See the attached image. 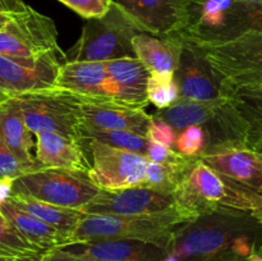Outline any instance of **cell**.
Instances as JSON below:
<instances>
[{
  "mask_svg": "<svg viewBox=\"0 0 262 261\" xmlns=\"http://www.w3.org/2000/svg\"><path fill=\"white\" fill-rule=\"evenodd\" d=\"M176 147L184 156H200L206 148V136L200 125L184 128L177 133Z\"/></svg>",
  "mask_w": 262,
  "mask_h": 261,
  "instance_id": "f546056e",
  "label": "cell"
},
{
  "mask_svg": "<svg viewBox=\"0 0 262 261\" xmlns=\"http://www.w3.org/2000/svg\"><path fill=\"white\" fill-rule=\"evenodd\" d=\"M0 211L8 223L32 246L41 251L55 250L68 246V238L51 225L14 206L9 201L0 204Z\"/></svg>",
  "mask_w": 262,
  "mask_h": 261,
  "instance_id": "603a6c76",
  "label": "cell"
},
{
  "mask_svg": "<svg viewBox=\"0 0 262 261\" xmlns=\"http://www.w3.org/2000/svg\"><path fill=\"white\" fill-rule=\"evenodd\" d=\"M78 138H91V140H96L105 145L112 146V147L122 148V150L140 154L143 156H145L148 142H150L146 137L136 135V133L123 132V130L90 129L83 125H81L79 128Z\"/></svg>",
  "mask_w": 262,
  "mask_h": 261,
  "instance_id": "83f0119b",
  "label": "cell"
},
{
  "mask_svg": "<svg viewBox=\"0 0 262 261\" xmlns=\"http://www.w3.org/2000/svg\"><path fill=\"white\" fill-rule=\"evenodd\" d=\"M252 215L258 220V223L262 225V205L258 209H256L255 211H252Z\"/></svg>",
  "mask_w": 262,
  "mask_h": 261,
  "instance_id": "ab89813d",
  "label": "cell"
},
{
  "mask_svg": "<svg viewBox=\"0 0 262 261\" xmlns=\"http://www.w3.org/2000/svg\"><path fill=\"white\" fill-rule=\"evenodd\" d=\"M196 158L197 156H193V158L187 156L183 161L174 164L154 163V161L147 160L142 187L161 192V193L173 194Z\"/></svg>",
  "mask_w": 262,
  "mask_h": 261,
  "instance_id": "d4e9b609",
  "label": "cell"
},
{
  "mask_svg": "<svg viewBox=\"0 0 262 261\" xmlns=\"http://www.w3.org/2000/svg\"><path fill=\"white\" fill-rule=\"evenodd\" d=\"M8 201L58 229L68 238V242L83 216V212L81 210L55 206V205L46 204V202L31 199L28 196H23V194H12Z\"/></svg>",
  "mask_w": 262,
  "mask_h": 261,
  "instance_id": "cb8c5ba5",
  "label": "cell"
},
{
  "mask_svg": "<svg viewBox=\"0 0 262 261\" xmlns=\"http://www.w3.org/2000/svg\"><path fill=\"white\" fill-rule=\"evenodd\" d=\"M55 89L90 99L110 100L105 61L67 60L61 63Z\"/></svg>",
  "mask_w": 262,
  "mask_h": 261,
  "instance_id": "ac0fdd59",
  "label": "cell"
},
{
  "mask_svg": "<svg viewBox=\"0 0 262 261\" xmlns=\"http://www.w3.org/2000/svg\"><path fill=\"white\" fill-rule=\"evenodd\" d=\"M40 261H102L99 258L90 257V256L77 255V253L69 252L64 248H55L49 250L41 255Z\"/></svg>",
  "mask_w": 262,
  "mask_h": 261,
  "instance_id": "e575fe53",
  "label": "cell"
},
{
  "mask_svg": "<svg viewBox=\"0 0 262 261\" xmlns=\"http://www.w3.org/2000/svg\"><path fill=\"white\" fill-rule=\"evenodd\" d=\"M238 2H245V3H262V0H238Z\"/></svg>",
  "mask_w": 262,
  "mask_h": 261,
  "instance_id": "7bdbcfd3",
  "label": "cell"
},
{
  "mask_svg": "<svg viewBox=\"0 0 262 261\" xmlns=\"http://www.w3.org/2000/svg\"><path fill=\"white\" fill-rule=\"evenodd\" d=\"M36 159L43 168L90 169L84 148L78 138L59 133L41 132L36 135Z\"/></svg>",
  "mask_w": 262,
  "mask_h": 261,
  "instance_id": "44dd1931",
  "label": "cell"
},
{
  "mask_svg": "<svg viewBox=\"0 0 262 261\" xmlns=\"http://www.w3.org/2000/svg\"><path fill=\"white\" fill-rule=\"evenodd\" d=\"M82 125L90 129L123 130L146 137L152 115L113 100L82 97Z\"/></svg>",
  "mask_w": 262,
  "mask_h": 261,
  "instance_id": "9a60e30c",
  "label": "cell"
},
{
  "mask_svg": "<svg viewBox=\"0 0 262 261\" xmlns=\"http://www.w3.org/2000/svg\"><path fill=\"white\" fill-rule=\"evenodd\" d=\"M177 207L173 194L137 186L122 189H100L81 209L84 214L136 215L163 212Z\"/></svg>",
  "mask_w": 262,
  "mask_h": 261,
  "instance_id": "4fadbf2b",
  "label": "cell"
},
{
  "mask_svg": "<svg viewBox=\"0 0 262 261\" xmlns=\"http://www.w3.org/2000/svg\"><path fill=\"white\" fill-rule=\"evenodd\" d=\"M0 140L22 163L35 169L43 168L31 153L32 137L15 97H9L0 105Z\"/></svg>",
  "mask_w": 262,
  "mask_h": 261,
  "instance_id": "7402d4cb",
  "label": "cell"
},
{
  "mask_svg": "<svg viewBox=\"0 0 262 261\" xmlns=\"http://www.w3.org/2000/svg\"><path fill=\"white\" fill-rule=\"evenodd\" d=\"M36 170L32 166L22 163L0 140V179L18 178L26 173Z\"/></svg>",
  "mask_w": 262,
  "mask_h": 261,
  "instance_id": "1f68e13d",
  "label": "cell"
},
{
  "mask_svg": "<svg viewBox=\"0 0 262 261\" xmlns=\"http://www.w3.org/2000/svg\"><path fill=\"white\" fill-rule=\"evenodd\" d=\"M0 219H5L4 216H3V214H2V211H0Z\"/></svg>",
  "mask_w": 262,
  "mask_h": 261,
  "instance_id": "f6af8a7d",
  "label": "cell"
},
{
  "mask_svg": "<svg viewBox=\"0 0 262 261\" xmlns=\"http://www.w3.org/2000/svg\"><path fill=\"white\" fill-rule=\"evenodd\" d=\"M77 255L90 256L102 261H163L165 251L138 241L104 240L73 243L63 247Z\"/></svg>",
  "mask_w": 262,
  "mask_h": 261,
  "instance_id": "d6986e66",
  "label": "cell"
},
{
  "mask_svg": "<svg viewBox=\"0 0 262 261\" xmlns=\"http://www.w3.org/2000/svg\"><path fill=\"white\" fill-rule=\"evenodd\" d=\"M163 261H181V260H179V258H177V257H174V256L168 255V253H166V256L164 257Z\"/></svg>",
  "mask_w": 262,
  "mask_h": 261,
  "instance_id": "60d3db41",
  "label": "cell"
},
{
  "mask_svg": "<svg viewBox=\"0 0 262 261\" xmlns=\"http://www.w3.org/2000/svg\"><path fill=\"white\" fill-rule=\"evenodd\" d=\"M146 138L151 142L160 143V145L166 146V147L174 148L176 147L177 130L173 127H170L168 123L152 117Z\"/></svg>",
  "mask_w": 262,
  "mask_h": 261,
  "instance_id": "d6a6232c",
  "label": "cell"
},
{
  "mask_svg": "<svg viewBox=\"0 0 262 261\" xmlns=\"http://www.w3.org/2000/svg\"><path fill=\"white\" fill-rule=\"evenodd\" d=\"M145 158L147 160L154 161V163H168V164H174V163H181L183 161L187 156L182 155L178 151H176L174 148L166 147V146L160 145V143L155 142H148L147 150H146Z\"/></svg>",
  "mask_w": 262,
  "mask_h": 261,
  "instance_id": "836d02e7",
  "label": "cell"
},
{
  "mask_svg": "<svg viewBox=\"0 0 262 261\" xmlns=\"http://www.w3.org/2000/svg\"><path fill=\"white\" fill-rule=\"evenodd\" d=\"M30 5L26 4L23 0H0V13H9V14H17V13L26 12Z\"/></svg>",
  "mask_w": 262,
  "mask_h": 261,
  "instance_id": "d590c367",
  "label": "cell"
},
{
  "mask_svg": "<svg viewBox=\"0 0 262 261\" xmlns=\"http://www.w3.org/2000/svg\"><path fill=\"white\" fill-rule=\"evenodd\" d=\"M13 178H3L0 179V204L7 201L12 196L13 189Z\"/></svg>",
  "mask_w": 262,
  "mask_h": 261,
  "instance_id": "8d00e7d4",
  "label": "cell"
},
{
  "mask_svg": "<svg viewBox=\"0 0 262 261\" xmlns=\"http://www.w3.org/2000/svg\"><path fill=\"white\" fill-rule=\"evenodd\" d=\"M141 31L127 13L113 2L110 9L100 18L87 19L81 36L67 60L107 61L135 56L132 40Z\"/></svg>",
  "mask_w": 262,
  "mask_h": 261,
  "instance_id": "8992f818",
  "label": "cell"
},
{
  "mask_svg": "<svg viewBox=\"0 0 262 261\" xmlns=\"http://www.w3.org/2000/svg\"><path fill=\"white\" fill-rule=\"evenodd\" d=\"M84 19L100 18L110 9L113 0H58Z\"/></svg>",
  "mask_w": 262,
  "mask_h": 261,
  "instance_id": "4dcf8cb0",
  "label": "cell"
},
{
  "mask_svg": "<svg viewBox=\"0 0 262 261\" xmlns=\"http://www.w3.org/2000/svg\"><path fill=\"white\" fill-rule=\"evenodd\" d=\"M78 141L91 155L89 176L100 189L142 186L147 164L145 156L91 138H78Z\"/></svg>",
  "mask_w": 262,
  "mask_h": 261,
  "instance_id": "30bf717a",
  "label": "cell"
},
{
  "mask_svg": "<svg viewBox=\"0 0 262 261\" xmlns=\"http://www.w3.org/2000/svg\"><path fill=\"white\" fill-rule=\"evenodd\" d=\"M14 14H9V13H0V30L12 19V17Z\"/></svg>",
  "mask_w": 262,
  "mask_h": 261,
  "instance_id": "f35d334b",
  "label": "cell"
},
{
  "mask_svg": "<svg viewBox=\"0 0 262 261\" xmlns=\"http://www.w3.org/2000/svg\"><path fill=\"white\" fill-rule=\"evenodd\" d=\"M49 51H61L58 30L50 17L32 7L13 15L0 30V55L33 58Z\"/></svg>",
  "mask_w": 262,
  "mask_h": 261,
  "instance_id": "9c48e42d",
  "label": "cell"
},
{
  "mask_svg": "<svg viewBox=\"0 0 262 261\" xmlns=\"http://www.w3.org/2000/svg\"><path fill=\"white\" fill-rule=\"evenodd\" d=\"M250 128V145L262 135V87L228 92Z\"/></svg>",
  "mask_w": 262,
  "mask_h": 261,
  "instance_id": "484cf974",
  "label": "cell"
},
{
  "mask_svg": "<svg viewBox=\"0 0 262 261\" xmlns=\"http://www.w3.org/2000/svg\"><path fill=\"white\" fill-rule=\"evenodd\" d=\"M141 32L169 36L181 32L188 22L184 0H113Z\"/></svg>",
  "mask_w": 262,
  "mask_h": 261,
  "instance_id": "5bb4252c",
  "label": "cell"
},
{
  "mask_svg": "<svg viewBox=\"0 0 262 261\" xmlns=\"http://www.w3.org/2000/svg\"><path fill=\"white\" fill-rule=\"evenodd\" d=\"M100 192L89 171L41 168L13 181L12 194H23L46 204L81 210Z\"/></svg>",
  "mask_w": 262,
  "mask_h": 261,
  "instance_id": "52a82bcc",
  "label": "cell"
},
{
  "mask_svg": "<svg viewBox=\"0 0 262 261\" xmlns=\"http://www.w3.org/2000/svg\"><path fill=\"white\" fill-rule=\"evenodd\" d=\"M107 73V96L110 100L135 107L148 104L147 81L150 72L135 56L105 61Z\"/></svg>",
  "mask_w": 262,
  "mask_h": 261,
  "instance_id": "2e32d148",
  "label": "cell"
},
{
  "mask_svg": "<svg viewBox=\"0 0 262 261\" xmlns=\"http://www.w3.org/2000/svg\"><path fill=\"white\" fill-rule=\"evenodd\" d=\"M132 46L136 58L150 73H174L184 49L176 35L155 36L146 32L137 33Z\"/></svg>",
  "mask_w": 262,
  "mask_h": 261,
  "instance_id": "ffe728a7",
  "label": "cell"
},
{
  "mask_svg": "<svg viewBox=\"0 0 262 261\" xmlns=\"http://www.w3.org/2000/svg\"><path fill=\"white\" fill-rule=\"evenodd\" d=\"M60 56H64L61 51H49L33 58L0 55V92L8 97H17L55 89Z\"/></svg>",
  "mask_w": 262,
  "mask_h": 261,
  "instance_id": "8fae6325",
  "label": "cell"
},
{
  "mask_svg": "<svg viewBox=\"0 0 262 261\" xmlns=\"http://www.w3.org/2000/svg\"><path fill=\"white\" fill-rule=\"evenodd\" d=\"M179 99L174 73H150L147 81V100L159 110L173 105Z\"/></svg>",
  "mask_w": 262,
  "mask_h": 261,
  "instance_id": "f1b7e54d",
  "label": "cell"
},
{
  "mask_svg": "<svg viewBox=\"0 0 262 261\" xmlns=\"http://www.w3.org/2000/svg\"><path fill=\"white\" fill-rule=\"evenodd\" d=\"M0 261H23V260H14V258H7V257H0Z\"/></svg>",
  "mask_w": 262,
  "mask_h": 261,
  "instance_id": "ee69618b",
  "label": "cell"
},
{
  "mask_svg": "<svg viewBox=\"0 0 262 261\" xmlns=\"http://www.w3.org/2000/svg\"><path fill=\"white\" fill-rule=\"evenodd\" d=\"M209 63L225 95L238 89L262 87V32L247 31L220 42H186Z\"/></svg>",
  "mask_w": 262,
  "mask_h": 261,
  "instance_id": "5b68a950",
  "label": "cell"
},
{
  "mask_svg": "<svg viewBox=\"0 0 262 261\" xmlns=\"http://www.w3.org/2000/svg\"><path fill=\"white\" fill-rule=\"evenodd\" d=\"M199 158L239 188L262 197V156L251 146L215 145Z\"/></svg>",
  "mask_w": 262,
  "mask_h": 261,
  "instance_id": "7c38bea8",
  "label": "cell"
},
{
  "mask_svg": "<svg viewBox=\"0 0 262 261\" xmlns=\"http://www.w3.org/2000/svg\"><path fill=\"white\" fill-rule=\"evenodd\" d=\"M178 209L192 217L219 210L255 211L262 197L239 188L197 156L173 193Z\"/></svg>",
  "mask_w": 262,
  "mask_h": 261,
  "instance_id": "3957f363",
  "label": "cell"
},
{
  "mask_svg": "<svg viewBox=\"0 0 262 261\" xmlns=\"http://www.w3.org/2000/svg\"><path fill=\"white\" fill-rule=\"evenodd\" d=\"M251 147H252L255 151H257V153L262 156V135L260 136V137H257L255 141H253L252 145H251Z\"/></svg>",
  "mask_w": 262,
  "mask_h": 261,
  "instance_id": "74e56055",
  "label": "cell"
},
{
  "mask_svg": "<svg viewBox=\"0 0 262 261\" xmlns=\"http://www.w3.org/2000/svg\"><path fill=\"white\" fill-rule=\"evenodd\" d=\"M261 245L252 212L219 210L179 225L166 253L181 261H246Z\"/></svg>",
  "mask_w": 262,
  "mask_h": 261,
  "instance_id": "6da1fadb",
  "label": "cell"
},
{
  "mask_svg": "<svg viewBox=\"0 0 262 261\" xmlns=\"http://www.w3.org/2000/svg\"><path fill=\"white\" fill-rule=\"evenodd\" d=\"M181 132L200 125L206 136V148L215 145H250V128L229 95L207 101L177 100L152 115Z\"/></svg>",
  "mask_w": 262,
  "mask_h": 261,
  "instance_id": "277c9868",
  "label": "cell"
},
{
  "mask_svg": "<svg viewBox=\"0 0 262 261\" xmlns=\"http://www.w3.org/2000/svg\"><path fill=\"white\" fill-rule=\"evenodd\" d=\"M8 99H9V97H8L7 95H4V94H2V92H0V105H2L4 101H7Z\"/></svg>",
  "mask_w": 262,
  "mask_h": 261,
  "instance_id": "b9f144b4",
  "label": "cell"
},
{
  "mask_svg": "<svg viewBox=\"0 0 262 261\" xmlns=\"http://www.w3.org/2000/svg\"><path fill=\"white\" fill-rule=\"evenodd\" d=\"M31 133L51 132L78 138L82 96L51 89L15 97Z\"/></svg>",
  "mask_w": 262,
  "mask_h": 261,
  "instance_id": "ba28073f",
  "label": "cell"
},
{
  "mask_svg": "<svg viewBox=\"0 0 262 261\" xmlns=\"http://www.w3.org/2000/svg\"><path fill=\"white\" fill-rule=\"evenodd\" d=\"M183 48L179 66L174 72L179 99L207 101L225 96L224 89L209 63L191 49L184 45Z\"/></svg>",
  "mask_w": 262,
  "mask_h": 261,
  "instance_id": "e0dca14e",
  "label": "cell"
},
{
  "mask_svg": "<svg viewBox=\"0 0 262 261\" xmlns=\"http://www.w3.org/2000/svg\"><path fill=\"white\" fill-rule=\"evenodd\" d=\"M178 207L163 212L136 215L84 214L69 238V245L90 241L124 240L150 243L168 250L174 230L183 223L193 220ZM68 245V246H69Z\"/></svg>",
  "mask_w": 262,
  "mask_h": 261,
  "instance_id": "7a4b0ae2",
  "label": "cell"
},
{
  "mask_svg": "<svg viewBox=\"0 0 262 261\" xmlns=\"http://www.w3.org/2000/svg\"><path fill=\"white\" fill-rule=\"evenodd\" d=\"M43 251L28 243L5 219H0V257L40 261Z\"/></svg>",
  "mask_w": 262,
  "mask_h": 261,
  "instance_id": "4316f807",
  "label": "cell"
}]
</instances>
